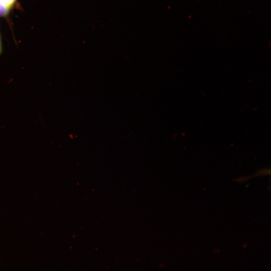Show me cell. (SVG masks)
<instances>
[{
    "label": "cell",
    "mask_w": 271,
    "mask_h": 271,
    "mask_svg": "<svg viewBox=\"0 0 271 271\" xmlns=\"http://www.w3.org/2000/svg\"><path fill=\"white\" fill-rule=\"evenodd\" d=\"M16 1L17 0H0V15L7 14Z\"/></svg>",
    "instance_id": "cell-1"
},
{
    "label": "cell",
    "mask_w": 271,
    "mask_h": 271,
    "mask_svg": "<svg viewBox=\"0 0 271 271\" xmlns=\"http://www.w3.org/2000/svg\"><path fill=\"white\" fill-rule=\"evenodd\" d=\"M2 42H1V37H0V54L2 53Z\"/></svg>",
    "instance_id": "cell-2"
}]
</instances>
